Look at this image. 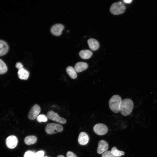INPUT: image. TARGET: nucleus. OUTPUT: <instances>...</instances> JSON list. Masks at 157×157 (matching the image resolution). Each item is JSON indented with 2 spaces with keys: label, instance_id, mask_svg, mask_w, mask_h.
Returning a JSON list of instances; mask_svg holds the SVG:
<instances>
[{
  "label": "nucleus",
  "instance_id": "1",
  "mask_svg": "<svg viewBox=\"0 0 157 157\" xmlns=\"http://www.w3.org/2000/svg\"><path fill=\"white\" fill-rule=\"evenodd\" d=\"M133 108V103L130 99L126 98L122 100L120 112L123 116H127L131 112Z\"/></svg>",
  "mask_w": 157,
  "mask_h": 157
},
{
  "label": "nucleus",
  "instance_id": "2",
  "mask_svg": "<svg viewBox=\"0 0 157 157\" xmlns=\"http://www.w3.org/2000/svg\"><path fill=\"white\" fill-rule=\"evenodd\" d=\"M122 101V98L119 95H113L109 101V105L110 109L115 113H119L120 111Z\"/></svg>",
  "mask_w": 157,
  "mask_h": 157
},
{
  "label": "nucleus",
  "instance_id": "3",
  "mask_svg": "<svg viewBox=\"0 0 157 157\" xmlns=\"http://www.w3.org/2000/svg\"><path fill=\"white\" fill-rule=\"evenodd\" d=\"M110 10L112 14L118 15L123 13L126 10V7L122 2L119 1L113 3L111 6Z\"/></svg>",
  "mask_w": 157,
  "mask_h": 157
},
{
  "label": "nucleus",
  "instance_id": "4",
  "mask_svg": "<svg viewBox=\"0 0 157 157\" xmlns=\"http://www.w3.org/2000/svg\"><path fill=\"white\" fill-rule=\"evenodd\" d=\"M45 130L48 134H52L61 132L63 130V127L61 125L58 124L50 123L46 125Z\"/></svg>",
  "mask_w": 157,
  "mask_h": 157
},
{
  "label": "nucleus",
  "instance_id": "5",
  "mask_svg": "<svg viewBox=\"0 0 157 157\" xmlns=\"http://www.w3.org/2000/svg\"><path fill=\"white\" fill-rule=\"evenodd\" d=\"M47 117L52 120L61 124H64L66 122L65 118L61 117L57 113L52 110H49L47 113Z\"/></svg>",
  "mask_w": 157,
  "mask_h": 157
},
{
  "label": "nucleus",
  "instance_id": "6",
  "mask_svg": "<svg viewBox=\"0 0 157 157\" xmlns=\"http://www.w3.org/2000/svg\"><path fill=\"white\" fill-rule=\"evenodd\" d=\"M93 129L96 134L101 135H105L108 131L107 126L104 124L101 123L95 124L93 128Z\"/></svg>",
  "mask_w": 157,
  "mask_h": 157
},
{
  "label": "nucleus",
  "instance_id": "7",
  "mask_svg": "<svg viewBox=\"0 0 157 157\" xmlns=\"http://www.w3.org/2000/svg\"><path fill=\"white\" fill-rule=\"evenodd\" d=\"M41 111L40 106L37 104L33 105L29 111L28 117V118L31 120L35 119Z\"/></svg>",
  "mask_w": 157,
  "mask_h": 157
},
{
  "label": "nucleus",
  "instance_id": "8",
  "mask_svg": "<svg viewBox=\"0 0 157 157\" xmlns=\"http://www.w3.org/2000/svg\"><path fill=\"white\" fill-rule=\"evenodd\" d=\"M17 143V138L16 136L14 135L8 136L6 140V146L10 149H13L15 147Z\"/></svg>",
  "mask_w": 157,
  "mask_h": 157
},
{
  "label": "nucleus",
  "instance_id": "9",
  "mask_svg": "<svg viewBox=\"0 0 157 157\" xmlns=\"http://www.w3.org/2000/svg\"><path fill=\"white\" fill-rule=\"evenodd\" d=\"M64 28L63 25L61 24H56L53 26L51 29V32L53 35L59 36L60 35Z\"/></svg>",
  "mask_w": 157,
  "mask_h": 157
},
{
  "label": "nucleus",
  "instance_id": "10",
  "mask_svg": "<svg viewBox=\"0 0 157 157\" xmlns=\"http://www.w3.org/2000/svg\"><path fill=\"white\" fill-rule=\"evenodd\" d=\"M108 148V144L106 141L100 140L98 143V147L97 149V153L101 154L107 151Z\"/></svg>",
  "mask_w": 157,
  "mask_h": 157
},
{
  "label": "nucleus",
  "instance_id": "11",
  "mask_svg": "<svg viewBox=\"0 0 157 157\" xmlns=\"http://www.w3.org/2000/svg\"><path fill=\"white\" fill-rule=\"evenodd\" d=\"M89 140V136L86 133L82 132L80 133L78 138V142L80 144L85 145L88 143Z\"/></svg>",
  "mask_w": 157,
  "mask_h": 157
},
{
  "label": "nucleus",
  "instance_id": "12",
  "mask_svg": "<svg viewBox=\"0 0 157 157\" xmlns=\"http://www.w3.org/2000/svg\"><path fill=\"white\" fill-rule=\"evenodd\" d=\"M88 67V65L86 63L79 62L75 64L74 68L76 72H80L86 70Z\"/></svg>",
  "mask_w": 157,
  "mask_h": 157
},
{
  "label": "nucleus",
  "instance_id": "13",
  "mask_svg": "<svg viewBox=\"0 0 157 157\" xmlns=\"http://www.w3.org/2000/svg\"><path fill=\"white\" fill-rule=\"evenodd\" d=\"M9 46L5 41L0 40V56L6 54L9 50Z\"/></svg>",
  "mask_w": 157,
  "mask_h": 157
},
{
  "label": "nucleus",
  "instance_id": "14",
  "mask_svg": "<svg viewBox=\"0 0 157 157\" xmlns=\"http://www.w3.org/2000/svg\"><path fill=\"white\" fill-rule=\"evenodd\" d=\"M90 48L93 51L97 50L99 47V44L97 40L94 38H90L88 40Z\"/></svg>",
  "mask_w": 157,
  "mask_h": 157
},
{
  "label": "nucleus",
  "instance_id": "15",
  "mask_svg": "<svg viewBox=\"0 0 157 157\" xmlns=\"http://www.w3.org/2000/svg\"><path fill=\"white\" fill-rule=\"evenodd\" d=\"M19 78L21 80H27L29 77L28 72L24 68L19 70L17 72Z\"/></svg>",
  "mask_w": 157,
  "mask_h": 157
},
{
  "label": "nucleus",
  "instance_id": "16",
  "mask_svg": "<svg viewBox=\"0 0 157 157\" xmlns=\"http://www.w3.org/2000/svg\"><path fill=\"white\" fill-rule=\"evenodd\" d=\"M80 56L82 59H86L90 58L92 55V52L89 50H83L79 53Z\"/></svg>",
  "mask_w": 157,
  "mask_h": 157
},
{
  "label": "nucleus",
  "instance_id": "17",
  "mask_svg": "<svg viewBox=\"0 0 157 157\" xmlns=\"http://www.w3.org/2000/svg\"><path fill=\"white\" fill-rule=\"evenodd\" d=\"M37 138L34 135H29L26 137L24 139L25 143L28 145L35 144L37 141Z\"/></svg>",
  "mask_w": 157,
  "mask_h": 157
},
{
  "label": "nucleus",
  "instance_id": "18",
  "mask_svg": "<svg viewBox=\"0 0 157 157\" xmlns=\"http://www.w3.org/2000/svg\"><path fill=\"white\" fill-rule=\"evenodd\" d=\"M66 71L68 74L72 79H75L77 77L76 72L74 68L71 66L68 67L66 68Z\"/></svg>",
  "mask_w": 157,
  "mask_h": 157
},
{
  "label": "nucleus",
  "instance_id": "19",
  "mask_svg": "<svg viewBox=\"0 0 157 157\" xmlns=\"http://www.w3.org/2000/svg\"><path fill=\"white\" fill-rule=\"evenodd\" d=\"M110 151L115 157H120L125 154L123 151L118 150L115 147H113Z\"/></svg>",
  "mask_w": 157,
  "mask_h": 157
},
{
  "label": "nucleus",
  "instance_id": "20",
  "mask_svg": "<svg viewBox=\"0 0 157 157\" xmlns=\"http://www.w3.org/2000/svg\"><path fill=\"white\" fill-rule=\"evenodd\" d=\"M8 70L7 67L5 63L0 59V74L6 73Z\"/></svg>",
  "mask_w": 157,
  "mask_h": 157
},
{
  "label": "nucleus",
  "instance_id": "21",
  "mask_svg": "<svg viewBox=\"0 0 157 157\" xmlns=\"http://www.w3.org/2000/svg\"><path fill=\"white\" fill-rule=\"evenodd\" d=\"M36 118L37 121L39 122H46L47 121V117L43 114L40 115Z\"/></svg>",
  "mask_w": 157,
  "mask_h": 157
},
{
  "label": "nucleus",
  "instance_id": "22",
  "mask_svg": "<svg viewBox=\"0 0 157 157\" xmlns=\"http://www.w3.org/2000/svg\"><path fill=\"white\" fill-rule=\"evenodd\" d=\"M35 153L31 151H28L24 154V157H35Z\"/></svg>",
  "mask_w": 157,
  "mask_h": 157
},
{
  "label": "nucleus",
  "instance_id": "23",
  "mask_svg": "<svg viewBox=\"0 0 157 157\" xmlns=\"http://www.w3.org/2000/svg\"><path fill=\"white\" fill-rule=\"evenodd\" d=\"M102 157H116L110 151H107L104 152L101 156Z\"/></svg>",
  "mask_w": 157,
  "mask_h": 157
},
{
  "label": "nucleus",
  "instance_id": "24",
  "mask_svg": "<svg viewBox=\"0 0 157 157\" xmlns=\"http://www.w3.org/2000/svg\"><path fill=\"white\" fill-rule=\"evenodd\" d=\"M44 152L43 151H40L35 153V157H44Z\"/></svg>",
  "mask_w": 157,
  "mask_h": 157
},
{
  "label": "nucleus",
  "instance_id": "25",
  "mask_svg": "<svg viewBox=\"0 0 157 157\" xmlns=\"http://www.w3.org/2000/svg\"><path fill=\"white\" fill-rule=\"evenodd\" d=\"M66 155L67 157H77L73 152L70 151L67 152Z\"/></svg>",
  "mask_w": 157,
  "mask_h": 157
},
{
  "label": "nucleus",
  "instance_id": "26",
  "mask_svg": "<svg viewBox=\"0 0 157 157\" xmlns=\"http://www.w3.org/2000/svg\"><path fill=\"white\" fill-rule=\"evenodd\" d=\"M15 67L17 69L19 70L23 67L22 64L20 62L17 63L15 65Z\"/></svg>",
  "mask_w": 157,
  "mask_h": 157
},
{
  "label": "nucleus",
  "instance_id": "27",
  "mask_svg": "<svg viewBox=\"0 0 157 157\" xmlns=\"http://www.w3.org/2000/svg\"><path fill=\"white\" fill-rule=\"evenodd\" d=\"M132 1V0H124L123 1L124 3H130Z\"/></svg>",
  "mask_w": 157,
  "mask_h": 157
},
{
  "label": "nucleus",
  "instance_id": "28",
  "mask_svg": "<svg viewBox=\"0 0 157 157\" xmlns=\"http://www.w3.org/2000/svg\"><path fill=\"white\" fill-rule=\"evenodd\" d=\"M57 157H65L62 155H59Z\"/></svg>",
  "mask_w": 157,
  "mask_h": 157
},
{
  "label": "nucleus",
  "instance_id": "29",
  "mask_svg": "<svg viewBox=\"0 0 157 157\" xmlns=\"http://www.w3.org/2000/svg\"><path fill=\"white\" fill-rule=\"evenodd\" d=\"M45 157H47V156H45Z\"/></svg>",
  "mask_w": 157,
  "mask_h": 157
}]
</instances>
